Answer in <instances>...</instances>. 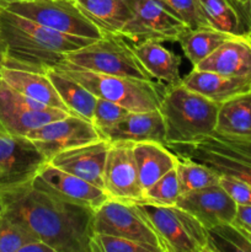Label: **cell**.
Instances as JSON below:
<instances>
[{
  "label": "cell",
  "instance_id": "cell-1",
  "mask_svg": "<svg viewBox=\"0 0 251 252\" xmlns=\"http://www.w3.org/2000/svg\"><path fill=\"white\" fill-rule=\"evenodd\" d=\"M4 214L56 252H90L94 213L30 184L0 193Z\"/></svg>",
  "mask_w": 251,
  "mask_h": 252
},
{
  "label": "cell",
  "instance_id": "cell-2",
  "mask_svg": "<svg viewBox=\"0 0 251 252\" xmlns=\"http://www.w3.org/2000/svg\"><path fill=\"white\" fill-rule=\"evenodd\" d=\"M0 38L6 52L5 64L42 73L94 41L54 31L6 9L0 11Z\"/></svg>",
  "mask_w": 251,
  "mask_h": 252
},
{
  "label": "cell",
  "instance_id": "cell-3",
  "mask_svg": "<svg viewBox=\"0 0 251 252\" xmlns=\"http://www.w3.org/2000/svg\"><path fill=\"white\" fill-rule=\"evenodd\" d=\"M159 110L165 125V144L179 147L213 134L219 103L181 83L167 86Z\"/></svg>",
  "mask_w": 251,
  "mask_h": 252
},
{
  "label": "cell",
  "instance_id": "cell-4",
  "mask_svg": "<svg viewBox=\"0 0 251 252\" xmlns=\"http://www.w3.org/2000/svg\"><path fill=\"white\" fill-rule=\"evenodd\" d=\"M53 69L80 83L96 97L118 103L130 112L159 110L167 88L154 80L96 73L66 62H62Z\"/></svg>",
  "mask_w": 251,
  "mask_h": 252
},
{
  "label": "cell",
  "instance_id": "cell-5",
  "mask_svg": "<svg viewBox=\"0 0 251 252\" xmlns=\"http://www.w3.org/2000/svg\"><path fill=\"white\" fill-rule=\"evenodd\" d=\"M63 62L96 73L152 80L135 56L133 44L121 34H103L69 53Z\"/></svg>",
  "mask_w": 251,
  "mask_h": 252
},
{
  "label": "cell",
  "instance_id": "cell-6",
  "mask_svg": "<svg viewBox=\"0 0 251 252\" xmlns=\"http://www.w3.org/2000/svg\"><path fill=\"white\" fill-rule=\"evenodd\" d=\"M159 234L165 252H214L208 229L177 206L139 204Z\"/></svg>",
  "mask_w": 251,
  "mask_h": 252
},
{
  "label": "cell",
  "instance_id": "cell-7",
  "mask_svg": "<svg viewBox=\"0 0 251 252\" xmlns=\"http://www.w3.org/2000/svg\"><path fill=\"white\" fill-rule=\"evenodd\" d=\"M5 9L62 33L93 39L103 36L75 0H24L11 2Z\"/></svg>",
  "mask_w": 251,
  "mask_h": 252
},
{
  "label": "cell",
  "instance_id": "cell-8",
  "mask_svg": "<svg viewBox=\"0 0 251 252\" xmlns=\"http://www.w3.org/2000/svg\"><path fill=\"white\" fill-rule=\"evenodd\" d=\"M94 233L121 236L165 252L159 234L139 204L108 198L94 213Z\"/></svg>",
  "mask_w": 251,
  "mask_h": 252
},
{
  "label": "cell",
  "instance_id": "cell-9",
  "mask_svg": "<svg viewBox=\"0 0 251 252\" xmlns=\"http://www.w3.org/2000/svg\"><path fill=\"white\" fill-rule=\"evenodd\" d=\"M180 157L212 167L219 175L238 177L251 185V152L213 133L196 143L169 147Z\"/></svg>",
  "mask_w": 251,
  "mask_h": 252
},
{
  "label": "cell",
  "instance_id": "cell-10",
  "mask_svg": "<svg viewBox=\"0 0 251 252\" xmlns=\"http://www.w3.org/2000/svg\"><path fill=\"white\" fill-rule=\"evenodd\" d=\"M129 5L132 17L123 27L121 36L132 44L145 41L177 42L189 29L157 0H129Z\"/></svg>",
  "mask_w": 251,
  "mask_h": 252
},
{
  "label": "cell",
  "instance_id": "cell-11",
  "mask_svg": "<svg viewBox=\"0 0 251 252\" xmlns=\"http://www.w3.org/2000/svg\"><path fill=\"white\" fill-rule=\"evenodd\" d=\"M70 115L29 98L0 79V132L26 137L31 130Z\"/></svg>",
  "mask_w": 251,
  "mask_h": 252
},
{
  "label": "cell",
  "instance_id": "cell-12",
  "mask_svg": "<svg viewBox=\"0 0 251 252\" xmlns=\"http://www.w3.org/2000/svg\"><path fill=\"white\" fill-rule=\"evenodd\" d=\"M46 162L29 138L0 132V193L32 182Z\"/></svg>",
  "mask_w": 251,
  "mask_h": 252
},
{
  "label": "cell",
  "instance_id": "cell-13",
  "mask_svg": "<svg viewBox=\"0 0 251 252\" xmlns=\"http://www.w3.org/2000/svg\"><path fill=\"white\" fill-rule=\"evenodd\" d=\"M103 191L110 199L126 203H143V189L133 143H111L103 170Z\"/></svg>",
  "mask_w": 251,
  "mask_h": 252
},
{
  "label": "cell",
  "instance_id": "cell-14",
  "mask_svg": "<svg viewBox=\"0 0 251 252\" xmlns=\"http://www.w3.org/2000/svg\"><path fill=\"white\" fill-rule=\"evenodd\" d=\"M48 161L62 152L102 139L97 128L76 115L46 123L26 135Z\"/></svg>",
  "mask_w": 251,
  "mask_h": 252
},
{
  "label": "cell",
  "instance_id": "cell-15",
  "mask_svg": "<svg viewBox=\"0 0 251 252\" xmlns=\"http://www.w3.org/2000/svg\"><path fill=\"white\" fill-rule=\"evenodd\" d=\"M31 184L69 203L88 207L93 211H96L108 199L102 189L75 175L63 171L48 161L39 169Z\"/></svg>",
  "mask_w": 251,
  "mask_h": 252
},
{
  "label": "cell",
  "instance_id": "cell-16",
  "mask_svg": "<svg viewBox=\"0 0 251 252\" xmlns=\"http://www.w3.org/2000/svg\"><path fill=\"white\" fill-rule=\"evenodd\" d=\"M175 206L191 213L208 230L233 223L238 209V204L220 184L181 194Z\"/></svg>",
  "mask_w": 251,
  "mask_h": 252
},
{
  "label": "cell",
  "instance_id": "cell-17",
  "mask_svg": "<svg viewBox=\"0 0 251 252\" xmlns=\"http://www.w3.org/2000/svg\"><path fill=\"white\" fill-rule=\"evenodd\" d=\"M110 147L108 140H96L59 153L48 162L103 189V170Z\"/></svg>",
  "mask_w": 251,
  "mask_h": 252
},
{
  "label": "cell",
  "instance_id": "cell-18",
  "mask_svg": "<svg viewBox=\"0 0 251 252\" xmlns=\"http://www.w3.org/2000/svg\"><path fill=\"white\" fill-rule=\"evenodd\" d=\"M110 143H139L154 140L165 144V125L160 110L129 112L120 122L98 130Z\"/></svg>",
  "mask_w": 251,
  "mask_h": 252
},
{
  "label": "cell",
  "instance_id": "cell-19",
  "mask_svg": "<svg viewBox=\"0 0 251 252\" xmlns=\"http://www.w3.org/2000/svg\"><path fill=\"white\" fill-rule=\"evenodd\" d=\"M193 69L226 76L251 78V36L230 37Z\"/></svg>",
  "mask_w": 251,
  "mask_h": 252
},
{
  "label": "cell",
  "instance_id": "cell-20",
  "mask_svg": "<svg viewBox=\"0 0 251 252\" xmlns=\"http://www.w3.org/2000/svg\"><path fill=\"white\" fill-rule=\"evenodd\" d=\"M0 79L29 98L69 112L47 73L5 64Z\"/></svg>",
  "mask_w": 251,
  "mask_h": 252
},
{
  "label": "cell",
  "instance_id": "cell-21",
  "mask_svg": "<svg viewBox=\"0 0 251 252\" xmlns=\"http://www.w3.org/2000/svg\"><path fill=\"white\" fill-rule=\"evenodd\" d=\"M182 84L189 90L196 91L219 105L251 91V78L226 76L197 69H192L191 73L182 78Z\"/></svg>",
  "mask_w": 251,
  "mask_h": 252
},
{
  "label": "cell",
  "instance_id": "cell-22",
  "mask_svg": "<svg viewBox=\"0 0 251 252\" xmlns=\"http://www.w3.org/2000/svg\"><path fill=\"white\" fill-rule=\"evenodd\" d=\"M133 49L152 80L165 86H174L182 83L180 75L181 57L165 48L161 42L145 41L133 44Z\"/></svg>",
  "mask_w": 251,
  "mask_h": 252
},
{
  "label": "cell",
  "instance_id": "cell-23",
  "mask_svg": "<svg viewBox=\"0 0 251 252\" xmlns=\"http://www.w3.org/2000/svg\"><path fill=\"white\" fill-rule=\"evenodd\" d=\"M133 154L144 191L160 177L175 169L179 161V155L174 150L164 143L154 140L133 143Z\"/></svg>",
  "mask_w": 251,
  "mask_h": 252
},
{
  "label": "cell",
  "instance_id": "cell-24",
  "mask_svg": "<svg viewBox=\"0 0 251 252\" xmlns=\"http://www.w3.org/2000/svg\"><path fill=\"white\" fill-rule=\"evenodd\" d=\"M75 2L103 34H121L132 17L129 0H75Z\"/></svg>",
  "mask_w": 251,
  "mask_h": 252
},
{
  "label": "cell",
  "instance_id": "cell-25",
  "mask_svg": "<svg viewBox=\"0 0 251 252\" xmlns=\"http://www.w3.org/2000/svg\"><path fill=\"white\" fill-rule=\"evenodd\" d=\"M214 133L233 139L251 140V91L219 105Z\"/></svg>",
  "mask_w": 251,
  "mask_h": 252
},
{
  "label": "cell",
  "instance_id": "cell-26",
  "mask_svg": "<svg viewBox=\"0 0 251 252\" xmlns=\"http://www.w3.org/2000/svg\"><path fill=\"white\" fill-rule=\"evenodd\" d=\"M47 74L69 112L93 123L96 96L65 74L54 69H49Z\"/></svg>",
  "mask_w": 251,
  "mask_h": 252
},
{
  "label": "cell",
  "instance_id": "cell-27",
  "mask_svg": "<svg viewBox=\"0 0 251 252\" xmlns=\"http://www.w3.org/2000/svg\"><path fill=\"white\" fill-rule=\"evenodd\" d=\"M233 36L234 34L214 30L213 27L203 26L187 29L177 42L181 46L185 57L191 62L192 66H196Z\"/></svg>",
  "mask_w": 251,
  "mask_h": 252
},
{
  "label": "cell",
  "instance_id": "cell-28",
  "mask_svg": "<svg viewBox=\"0 0 251 252\" xmlns=\"http://www.w3.org/2000/svg\"><path fill=\"white\" fill-rule=\"evenodd\" d=\"M198 2L209 27L234 36L250 34V30L231 0H198Z\"/></svg>",
  "mask_w": 251,
  "mask_h": 252
},
{
  "label": "cell",
  "instance_id": "cell-29",
  "mask_svg": "<svg viewBox=\"0 0 251 252\" xmlns=\"http://www.w3.org/2000/svg\"><path fill=\"white\" fill-rule=\"evenodd\" d=\"M176 172L181 194L217 185L220 179V175L212 167L180 155L176 164Z\"/></svg>",
  "mask_w": 251,
  "mask_h": 252
},
{
  "label": "cell",
  "instance_id": "cell-30",
  "mask_svg": "<svg viewBox=\"0 0 251 252\" xmlns=\"http://www.w3.org/2000/svg\"><path fill=\"white\" fill-rule=\"evenodd\" d=\"M180 196L181 193H180L179 179L175 167L145 189L142 204L171 207L176 204Z\"/></svg>",
  "mask_w": 251,
  "mask_h": 252
},
{
  "label": "cell",
  "instance_id": "cell-31",
  "mask_svg": "<svg viewBox=\"0 0 251 252\" xmlns=\"http://www.w3.org/2000/svg\"><path fill=\"white\" fill-rule=\"evenodd\" d=\"M214 252L240 251L251 252V244L244 234L243 229L235 224H223L208 230Z\"/></svg>",
  "mask_w": 251,
  "mask_h": 252
},
{
  "label": "cell",
  "instance_id": "cell-32",
  "mask_svg": "<svg viewBox=\"0 0 251 252\" xmlns=\"http://www.w3.org/2000/svg\"><path fill=\"white\" fill-rule=\"evenodd\" d=\"M90 252H159L148 244L138 243L121 236L94 233L90 241Z\"/></svg>",
  "mask_w": 251,
  "mask_h": 252
},
{
  "label": "cell",
  "instance_id": "cell-33",
  "mask_svg": "<svg viewBox=\"0 0 251 252\" xmlns=\"http://www.w3.org/2000/svg\"><path fill=\"white\" fill-rule=\"evenodd\" d=\"M181 21H184L189 29L208 26L207 20L202 12L198 0H157Z\"/></svg>",
  "mask_w": 251,
  "mask_h": 252
},
{
  "label": "cell",
  "instance_id": "cell-34",
  "mask_svg": "<svg viewBox=\"0 0 251 252\" xmlns=\"http://www.w3.org/2000/svg\"><path fill=\"white\" fill-rule=\"evenodd\" d=\"M34 239L21 225L9 220L4 216L0 218V252H20L22 246Z\"/></svg>",
  "mask_w": 251,
  "mask_h": 252
},
{
  "label": "cell",
  "instance_id": "cell-35",
  "mask_svg": "<svg viewBox=\"0 0 251 252\" xmlns=\"http://www.w3.org/2000/svg\"><path fill=\"white\" fill-rule=\"evenodd\" d=\"M129 112V110L118 105V103L106 100V98L96 97L93 125L97 128V130L108 128L111 126L116 125L117 122H120Z\"/></svg>",
  "mask_w": 251,
  "mask_h": 252
},
{
  "label": "cell",
  "instance_id": "cell-36",
  "mask_svg": "<svg viewBox=\"0 0 251 252\" xmlns=\"http://www.w3.org/2000/svg\"><path fill=\"white\" fill-rule=\"evenodd\" d=\"M219 184L238 206H251V185L238 177L220 175Z\"/></svg>",
  "mask_w": 251,
  "mask_h": 252
},
{
  "label": "cell",
  "instance_id": "cell-37",
  "mask_svg": "<svg viewBox=\"0 0 251 252\" xmlns=\"http://www.w3.org/2000/svg\"><path fill=\"white\" fill-rule=\"evenodd\" d=\"M233 224L251 231V206H238Z\"/></svg>",
  "mask_w": 251,
  "mask_h": 252
},
{
  "label": "cell",
  "instance_id": "cell-38",
  "mask_svg": "<svg viewBox=\"0 0 251 252\" xmlns=\"http://www.w3.org/2000/svg\"><path fill=\"white\" fill-rule=\"evenodd\" d=\"M20 252H56L52 246H49L48 244H46L44 241L38 240V239H34L31 243L26 244L25 246H22Z\"/></svg>",
  "mask_w": 251,
  "mask_h": 252
},
{
  "label": "cell",
  "instance_id": "cell-39",
  "mask_svg": "<svg viewBox=\"0 0 251 252\" xmlns=\"http://www.w3.org/2000/svg\"><path fill=\"white\" fill-rule=\"evenodd\" d=\"M240 14L249 30H251V0H244L240 7Z\"/></svg>",
  "mask_w": 251,
  "mask_h": 252
},
{
  "label": "cell",
  "instance_id": "cell-40",
  "mask_svg": "<svg viewBox=\"0 0 251 252\" xmlns=\"http://www.w3.org/2000/svg\"><path fill=\"white\" fill-rule=\"evenodd\" d=\"M5 63H6V52H5L4 43H2L1 38H0V75H1V71L4 69Z\"/></svg>",
  "mask_w": 251,
  "mask_h": 252
},
{
  "label": "cell",
  "instance_id": "cell-41",
  "mask_svg": "<svg viewBox=\"0 0 251 252\" xmlns=\"http://www.w3.org/2000/svg\"><path fill=\"white\" fill-rule=\"evenodd\" d=\"M226 138V137H225ZM231 142H234L235 144H238L239 147L244 148V149H248L251 152V140H244V139H233V138H228Z\"/></svg>",
  "mask_w": 251,
  "mask_h": 252
},
{
  "label": "cell",
  "instance_id": "cell-42",
  "mask_svg": "<svg viewBox=\"0 0 251 252\" xmlns=\"http://www.w3.org/2000/svg\"><path fill=\"white\" fill-rule=\"evenodd\" d=\"M15 1H24V0H0V7H1V9H5L7 5Z\"/></svg>",
  "mask_w": 251,
  "mask_h": 252
},
{
  "label": "cell",
  "instance_id": "cell-43",
  "mask_svg": "<svg viewBox=\"0 0 251 252\" xmlns=\"http://www.w3.org/2000/svg\"><path fill=\"white\" fill-rule=\"evenodd\" d=\"M231 2H233V4L235 5L236 9H238L239 12H240V7H241V5H243L244 0H231ZM240 15H241V14H240Z\"/></svg>",
  "mask_w": 251,
  "mask_h": 252
},
{
  "label": "cell",
  "instance_id": "cell-44",
  "mask_svg": "<svg viewBox=\"0 0 251 252\" xmlns=\"http://www.w3.org/2000/svg\"><path fill=\"white\" fill-rule=\"evenodd\" d=\"M4 201H2V198H1V196H0V218H1L2 217V214H4Z\"/></svg>",
  "mask_w": 251,
  "mask_h": 252
},
{
  "label": "cell",
  "instance_id": "cell-45",
  "mask_svg": "<svg viewBox=\"0 0 251 252\" xmlns=\"http://www.w3.org/2000/svg\"><path fill=\"white\" fill-rule=\"evenodd\" d=\"M250 36H251V30H250Z\"/></svg>",
  "mask_w": 251,
  "mask_h": 252
},
{
  "label": "cell",
  "instance_id": "cell-46",
  "mask_svg": "<svg viewBox=\"0 0 251 252\" xmlns=\"http://www.w3.org/2000/svg\"><path fill=\"white\" fill-rule=\"evenodd\" d=\"M0 11H1V7H0Z\"/></svg>",
  "mask_w": 251,
  "mask_h": 252
}]
</instances>
